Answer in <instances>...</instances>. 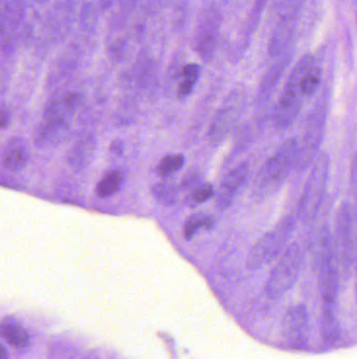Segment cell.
Returning a JSON list of instances; mask_svg holds the SVG:
<instances>
[{
	"label": "cell",
	"mask_w": 357,
	"mask_h": 359,
	"mask_svg": "<svg viewBox=\"0 0 357 359\" xmlns=\"http://www.w3.org/2000/svg\"><path fill=\"white\" fill-rule=\"evenodd\" d=\"M298 166V142L288 139L264 163L254 184L255 197L266 199L282 189L290 173Z\"/></svg>",
	"instance_id": "cell-1"
},
{
	"label": "cell",
	"mask_w": 357,
	"mask_h": 359,
	"mask_svg": "<svg viewBox=\"0 0 357 359\" xmlns=\"http://www.w3.org/2000/svg\"><path fill=\"white\" fill-rule=\"evenodd\" d=\"M314 64V57L311 54H306L298 60L290 72L273 114L278 129H287L298 118L303 108V102L306 98L303 93L301 82L303 77Z\"/></svg>",
	"instance_id": "cell-2"
},
{
	"label": "cell",
	"mask_w": 357,
	"mask_h": 359,
	"mask_svg": "<svg viewBox=\"0 0 357 359\" xmlns=\"http://www.w3.org/2000/svg\"><path fill=\"white\" fill-rule=\"evenodd\" d=\"M296 220L291 214L283 217L271 230L265 233L250 248L246 266L250 270L266 266L289 245L296 229Z\"/></svg>",
	"instance_id": "cell-3"
},
{
	"label": "cell",
	"mask_w": 357,
	"mask_h": 359,
	"mask_svg": "<svg viewBox=\"0 0 357 359\" xmlns=\"http://www.w3.org/2000/svg\"><path fill=\"white\" fill-rule=\"evenodd\" d=\"M330 159L325 152H319L311 164L304 191L298 202V216L304 222H310L319 214L329 181Z\"/></svg>",
	"instance_id": "cell-4"
},
{
	"label": "cell",
	"mask_w": 357,
	"mask_h": 359,
	"mask_svg": "<svg viewBox=\"0 0 357 359\" xmlns=\"http://www.w3.org/2000/svg\"><path fill=\"white\" fill-rule=\"evenodd\" d=\"M328 112V96L321 93L315 105L311 108L305 119L304 126L298 142V166L303 169L312 164L319 154V148L323 141L326 117Z\"/></svg>",
	"instance_id": "cell-5"
},
{
	"label": "cell",
	"mask_w": 357,
	"mask_h": 359,
	"mask_svg": "<svg viewBox=\"0 0 357 359\" xmlns=\"http://www.w3.org/2000/svg\"><path fill=\"white\" fill-rule=\"evenodd\" d=\"M304 262V252L298 243L286 247L267 279L265 291L275 298L287 292L298 281Z\"/></svg>",
	"instance_id": "cell-6"
},
{
	"label": "cell",
	"mask_w": 357,
	"mask_h": 359,
	"mask_svg": "<svg viewBox=\"0 0 357 359\" xmlns=\"http://www.w3.org/2000/svg\"><path fill=\"white\" fill-rule=\"evenodd\" d=\"M305 0H287L275 24L268 45L271 57L278 58L292 47V37L298 26Z\"/></svg>",
	"instance_id": "cell-7"
},
{
	"label": "cell",
	"mask_w": 357,
	"mask_h": 359,
	"mask_svg": "<svg viewBox=\"0 0 357 359\" xmlns=\"http://www.w3.org/2000/svg\"><path fill=\"white\" fill-rule=\"evenodd\" d=\"M244 100L241 96H231L223 104L213 120L208 137L213 143H220L233 131L243 112Z\"/></svg>",
	"instance_id": "cell-8"
},
{
	"label": "cell",
	"mask_w": 357,
	"mask_h": 359,
	"mask_svg": "<svg viewBox=\"0 0 357 359\" xmlns=\"http://www.w3.org/2000/svg\"><path fill=\"white\" fill-rule=\"evenodd\" d=\"M250 175V164L241 163L227 173L217 191L216 206L219 210H227L233 205L238 193L245 184Z\"/></svg>",
	"instance_id": "cell-9"
},
{
	"label": "cell",
	"mask_w": 357,
	"mask_h": 359,
	"mask_svg": "<svg viewBox=\"0 0 357 359\" xmlns=\"http://www.w3.org/2000/svg\"><path fill=\"white\" fill-rule=\"evenodd\" d=\"M72 129L70 121H45L37 127L34 133V144L37 149L47 150L58 147L70 138Z\"/></svg>",
	"instance_id": "cell-10"
},
{
	"label": "cell",
	"mask_w": 357,
	"mask_h": 359,
	"mask_svg": "<svg viewBox=\"0 0 357 359\" xmlns=\"http://www.w3.org/2000/svg\"><path fill=\"white\" fill-rule=\"evenodd\" d=\"M221 16L217 11L208 14L200 24L196 36V51L204 60H210L214 54L220 30Z\"/></svg>",
	"instance_id": "cell-11"
},
{
	"label": "cell",
	"mask_w": 357,
	"mask_h": 359,
	"mask_svg": "<svg viewBox=\"0 0 357 359\" xmlns=\"http://www.w3.org/2000/svg\"><path fill=\"white\" fill-rule=\"evenodd\" d=\"M97 145V138L93 133H86L79 135L68 152L66 161L68 166L76 173L85 170L95 158Z\"/></svg>",
	"instance_id": "cell-12"
},
{
	"label": "cell",
	"mask_w": 357,
	"mask_h": 359,
	"mask_svg": "<svg viewBox=\"0 0 357 359\" xmlns=\"http://www.w3.org/2000/svg\"><path fill=\"white\" fill-rule=\"evenodd\" d=\"M353 212L349 204L344 203L338 210L336 220L337 251L344 266L351 263L353 251Z\"/></svg>",
	"instance_id": "cell-13"
},
{
	"label": "cell",
	"mask_w": 357,
	"mask_h": 359,
	"mask_svg": "<svg viewBox=\"0 0 357 359\" xmlns=\"http://www.w3.org/2000/svg\"><path fill=\"white\" fill-rule=\"evenodd\" d=\"M294 51V47H291L285 53L282 54L280 57L277 58V61L265 73L261 80L260 87H259L258 98H257L259 104L266 103L275 93L280 80L285 74L286 68L291 62Z\"/></svg>",
	"instance_id": "cell-14"
},
{
	"label": "cell",
	"mask_w": 357,
	"mask_h": 359,
	"mask_svg": "<svg viewBox=\"0 0 357 359\" xmlns=\"http://www.w3.org/2000/svg\"><path fill=\"white\" fill-rule=\"evenodd\" d=\"M30 162V148L22 137H13L3 149V165L7 170L18 173Z\"/></svg>",
	"instance_id": "cell-15"
},
{
	"label": "cell",
	"mask_w": 357,
	"mask_h": 359,
	"mask_svg": "<svg viewBox=\"0 0 357 359\" xmlns=\"http://www.w3.org/2000/svg\"><path fill=\"white\" fill-rule=\"evenodd\" d=\"M286 335L294 344L304 342V335L308 328V312L304 305L292 306L284 316Z\"/></svg>",
	"instance_id": "cell-16"
},
{
	"label": "cell",
	"mask_w": 357,
	"mask_h": 359,
	"mask_svg": "<svg viewBox=\"0 0 357 359\" xmlns=\"http://www.w3.org/2000/svg\"><path fill=\"white\" fill-rule=\"evenodd\" d=\"M81 102H82V98L78 94H70L66 97L53 100L45 106L43 119L45 121H70L80 106Z\"/></svg>",
	"instance_id": "cell-17"
},
{
	"label": "cell",
	"mask_w": 357,
	"mask_h": 359,
	"mask_svg": "<svg viewBox=\"0 0 357 359\" xmlns=\"http://www.w3.org/2000/svg\"><path fill=\"white\" fill-rule=\"evenodd\" d=\"M125 184V173L121 170H112L106 173L98 183V197L109 198L116 195Z\"/></svg>",
	"instance_id": "cell-18"
},
{
	"label": "cell",
	"mask_w": 357,
	"mask_h": 359,
	"mask_svg": "<svg viewBox=\"0 0 357 359\" xmlns=\"http://www.w3.org/2000/svg\"><path fill=\"white\" fill-rule=\"evenodd\" d=\"M179 189L174 183L167 180L155 183L152 186L151 193L153 199L162 206H173L178 201Z\"/></svg>",
	"instance_id": "cell-19"
},
{
	"label": "cell",
	"mask_w": 357,
	"mask_h": 359,
	"mask_svg": "<svg viewBox=\"0 0 357 359\" xmlns=\"http://www.w3.org/2000/svg\"><path fill=\"white\" fill-rule=\"evenodd\" d=\"M1 335L16 349H24L30 344L28 332L17 323L11 321H3L1 325Z\"/></svg>",
	"instance_id": "cell-20"
},
{
	"label": "cell",
	"mask_w": 357,
	"mask_h": 359,
	"mask_svg": "<svg viewBox=\"0 0 357 359\" xmlns=\"http://www.w3.org/2000/svg\"><path fill=\"white\" fill-rule=\"evenodd\" d=\"M200 75V66L197 64H189L183 66L181 72V81L177 89V97L179 100H185L194 91L196 82Z\"/></svg>",
	"instance_id": "cell-21"
},
{
	"label": "cell",
	"mask_w": 357,
	"mask_h": 359,
	"mask_svg": "<svg viewBox=\"0 0 357 359\" xmlns=\"http://www.w3.org/2000/svg\"><path fill=\"white\" fill-rule=\"evenodd\" d=\"M213 227H214L213 218L206 216L202 212H196L185 221V225H183V237L187 241H191L200 229L212 230Z\"/></svg>",
	"instance_id": "cell-22"
},
{
	"label": "cell",
	"mask_w": 357,
	"mask_h": 359,
	"mask_svg": "<svg viewBox=\"0 0 357 359\" xmlns=\"http://www.w3.org/2000/svg\"><path fill=\"white\" fill-rule=\"evenodd\" d=\"M185 159L183 154H168L162 159L156 167V173L162 177H169L173 173H177L185 165Z\"/></svg>",
	"instance_id": "cell-23"
},
{
	"label": "cell",
	"mask_w": 357,
	"mask_h": 359,
	"mask_svg": "<svg viewBox=\"0 0 357 359\" xmlns=\"http://www.w3.org/2000/svg\"><path fill=\"white\" fill-rule=\"evenodd\" d=\"M321 68L315 62L312 68L303 77L302 82H301V87H302V91L304 93L305 97H311V96L317 93V89H319V85H321Z\"/></svg>",
	"instance_id": "cell-24"
},
{
	"label": "cell",
	"mask_w": 357,
	"mask_h": 359,
	"mask_svg": "<svg viewBox=\"0 0 357 359\" xmlns=\"http://www.w3.org/2000/svg\"><path fill=\"white\" fill-rule=\"evenodd\" d=\"M214 196V187L211 183H204L197 189L188 193L185 204L188 207L193 208L200 204L206 203Z\"/></svg>",
	"instance_id": "cell-25"
},
{
	"label": "cell",
	"mask_w": 357,
	"mask_h": 359,
	"mask_svg": "<svg viewBox=\"0 0 357 359\" xmlns=\"http://www.w3.org/2000/svg\"><path fill=\"white\" fill-rule=\"evenodd\" d=\"M321 334L328 342H335L340 336V325L337 319L334 316L333 310H324V317L321 319Z\"/></svg>",
	"instance_id": "cell-26"
},
{
	"label": "cell",
	"mask_w": 357,
	"mask_h": 359,
	"mask_svg": "<svg viewBox=\"0 0 357 359\" xmlns=\"http://www.w3.org/2000/svg\"><path fill=\"white\" fill-rule=\"evenodd\" d=\"M202 184H204L202 171L197 168H192L185 173V175H183V180H181V189L190 193Z\"/></svg>",
	"instance_id": "cell-27"
},
{
	"label": "cell",
	"mask_w": 357,
	"mask_h": 359,
	"mask_svg": "<svg viewBox=\"0 0 357 359\" xmlns=\"http://www.w3.org/2000/svg\"><path fill=\"white\" fill-rule=\"evenodd\" d=\"M350 189L352 195L353 202H354L355 214L357 216V152L353 156L350 167Z\"/></svg>",
	"instance_id": "cell-28"
},
{
	"label": "cell",
	"mask_w": 357,
	"mask_h": 359,
	"mask_svg": "<svg viewBox=\"0 0 357 359\" xmlns=\"http://www.w3.org/2000/svg\"><path fill=\"white\" fill-rule=\"evenodd\" d=\"M110 152L114 156H121L124 152V142L120 139L114 140L110 144Z\"/></svg>",
	"instance_id": "cell-29"
},
{
	"label": "cell",
	"mask_w": 357,
	"mask_h": 359,
	"mask_svg": "<svg viewBox=\"0 0 357 359\" xmlns=\"http://www.w3.org/2000/svg\"><path fill=\"white\" fill-rule=\"evenodd\" d=\"M10 121H11V112H9V110L3 108V112H1V129H7L10 125Z\"/></svg>",
	"instance_id": "cell-30"
},
{
	"label": "cell",
	"mask_w": 357,
	"mask_h": 359,
	"mask_svg": "<svg viewBox=\"0 0 357 359\" xmlns=\"http://www.w3.org/2000/svg\"><path fill=\"white\" fill-rule=\"evenodd\" d=\"M1 359H7V350L5 346H1Z\"/></svg>",
	"instance_id": "cell-31"
},
{
	"label": "cell",
	"mask_w": 357,
	"mask_h": 359,
	"mask_svg": "<svg viewBox=\"0 0 357 359\" xmlns=\"http://www.w3.org/2000/svg\"><path fill=\"white\" fill-rule=\"evenodd\" d=\"M357 269V268H356ZM356 291H357V285H356Z\"/></svg>",
	"instance_id": "cell-32"
}]
</instances>
